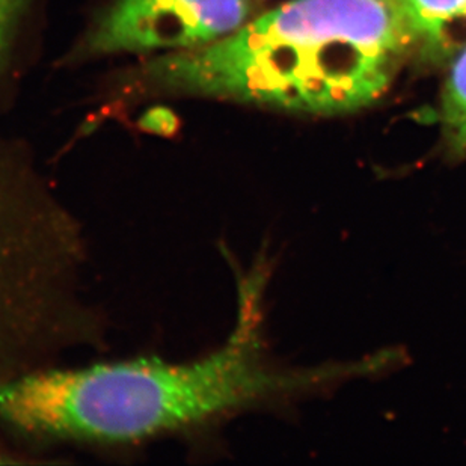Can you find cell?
Returning a JSON list of instances; mask_svg holds the SVG:
<instances>
[{
  "label": "cell",
  "instance_id": "obj_1",
  "mask_svg": "<svg viewBox=\"0 0 466 466\" xmlns=\"http://www.w3.org/2000/svg\"><path fill=\"white\" fill-rule=\"evenodd\" d=\"M264 287L266 270L240 279L236 325L204 357L43 367L0 383V424L45 444H137L371 378L400 361L397 350H382L355 361L279 364L261 332Z\"/></svg>",
  "mask_w": 466,
  "mask_h": 466
},
{
  "label": "cell",
  "instance_id": "obj_2",
  "mask_svg": "<svg viewBox=\"0 0 466 466\" xmlns=\"http://www.w3.org/2000/svg\"><path fill=\"white\" fill-rule=\"evenodd\" d=\"M414 46L396 0H289L198 49L148 62L167 93L337 116L387 93Z\"/></svg>",
  "mask_w": 466,
  "mask_h": 466
},
{
  "label": "cell",
  "instance_id": "obj_3",
  "mask_svg": "<svg viewBox=\"0 0 466 466\" xmlns=\"http://www.w3.org/2000/svg\"><path fill=\"white\" fill-rule=\"evenodd\" d=\"M84 245L49 189L0 165V383L85 334Z\"/></svg>",
  "mask_w": 466,
  "mask_h": 466
},
{
  "label": "cell",
  "instance_id": "obj_4",
  "mask_svg": "<svg viewBox=\"0 0 466 466\" xmlns=\"http://www.w3.org/2000/svg\"><path fill=\"white\" fill-rule=\"evenodd\" d=\"M252 11L254 0H114L85 50L98 56L198 49L238 31Z\"/></svg>",
  "mask_w": 466,
  "mask_h": 466
},
{
  "label": "cell",
  "instance_id": "obj_5",
  "mask_svg": "<svg viewBox=\"0 0 466 466\" xmlns=\"http://www.w3.org/2000/svg\"><path fill=\"white\" fill-rule=\"evenodd\" d=\"M440 127L450 157L466 158V45L454 53L441 96Z\"/></svg>",
  "mask_w": 466,
  "mask_h": 466
},
{
  "label": "cell",
  "instance_id": "obj_6",
  "mask_svg": "<svg viewBox=\"0 0 466 466\" xmlns=\"http://www.w3.org/2000/svg\"><path fill=\"white\" fill-rule=\"evenodd\" d=\"M414 45L435 50L466 14V0H396Z\"/></svg>",
  "mask_w": 466,
  "mask_h": 466
},
{
  "label": "cell",
  "instance_id": "obj_7",
  "mask_svg": "<svg viewBox=\"0 0 466 466\" xmlns=\"http://www.w3.org/2000/svg\"><path fill=\"white\" fill-rule=\"evenodd\" d=\"M26 0H0V57L11 43Z\"/></svg>",
  "mask_w": 466,
  "mask_h": 466
},
{
  "label": "cell",
  "instance_id": "obj_8",
  "mask_svg": "<svg viewBox=\"0 0 466 466\" xmlns=\"http://www.w3.org/2000/svg\"><path fill=\"white\" fill-rule=\"evenodd\" d=\"M466 45V14L461 18V22L453 26V29L445 35L444 40L441 41L440 47L438 49L451 55L458 52L461 47Z\"/></svg>",
  "mask_w": 466,
  "mask_h": 466
},
{
  "label": "cell",
  "instance_id": "obj_9",
  "mask_svg": "<svg viewBox=\"0 0 466 466\" xmlns=\"http://www.w3.org/2000/svg\"><path fill=\"white\" fill-rule=\"evenodd\" d=\"M8 451L6 450L2 449L0 447V463H9L14 462V459L11 456H8Z\"/></svg>",
  "mask_w": 466,
  "mask_h": 466
}]
</instances>
